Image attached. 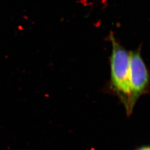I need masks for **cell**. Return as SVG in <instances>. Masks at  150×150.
Masks as SVG:
<instances>
[{
  "label": "cell",
  "instance_id": "cell-3",
  "mask_svg": "<svg viewBox=\"0 0 150 150\" xmlns=\"http://www.w3.org/2000/svg\"><path fill=\"white\" fill-rule=\"evenodd\" d=\"M150 150V147H144L142 148L139 149V150Z\"/></svg>",
  "mask_w": 150,
  "mask_h": 150
},
{
  "label": "cell",
  "instance_id": "cell-2",
  "mask_svg": "<svg viewBox=\"0 0 150 150\" xmlns=\"http://www.w3.org/2000/svg\"><path fill=\"white\" fill-rule=\"evenodd\" d=\"M129 98L126 111L132 112L139 97L146 92L149 86V74L141 54V49L129 52Z\"/></svg>",
  "mask_w": 150,
  "mask_h": 150
},
{
  "label": "cell",
  "instance_id": "cell-1",
  "mask_svg": "<svg viewBox=\"0 0 150 150\" xmlns=\"http://www.w3.org/2000/svg\"><path fill=\"white\" fill-rule=\"evenodd\" d=\"M110 38L112 46L110 57L111 85L127 109L129 98V54L113 35Z\"/></svg>",
  "mask_w": 150,
  "mask_h": 150
}]
</instances>
